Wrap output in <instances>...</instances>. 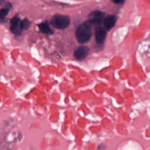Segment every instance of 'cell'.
Returning <instances> with one entry per match:
<instances>
[{
    "mask_svg": "<svg viewBox=\"0 0 150 150\" xmlns=\"http://www.w3.org/2000/svg\"><path fill=\"white\" fill-rule=\"evenodd\" d=\"M39 27L42 33H45V34H51L52 33V30H51L49 25L47 24V23H46V22L41 23L39 25Z\"/></svg>",
    "mask_w": 150,
    "mask_h": 150,
    "instance_id": "8",
    "label": "cell"
},
{
    "mask_svg": "<svg viewBox=\"0 0 150 150\" xmlns=\"http://www.w3.org/2000/svg\"><path fill=\"white\" fill-rule=\"evenodd\" d=\"M5 8H6V9H10V8L12 7V5L9 3V2H7L6 4V5H5Z\"/></svg>",
    "mask_w": 150,
    "mask_h": 150,
    "instance_id": "12",
    "label": "cell"
},
{
    "mask_svg": "<svg viewBox=\"0 0 150 150\" xmlns=\"http://www.w3.org/2000/svg\"><path fill=\"white\" fill-rule=\"evenodd\" d=\"M5 0H0V5L2 4L5 2Z\"/></svg>",
    "mask_w": 150,
    "mask_h": 150,
    "instance_id": "13",
    "label": "cell"
},
{
    "mask_svg": "<svg viewBox=\"0 0 150 150\" xmlns=\"http://www.w3.org/2000/svg\"><path fill=\"white\" fill-rule=\"evenodd\" d=\"M114 3L115 4H122L123 3L125 0H112Z\"/></svg>",
    "mask_w": 150,
    "mask_h": 150,
    "instance_id": "11",
    "label": "cell"
},
{
    "mask_svg": "<svg viewBox=\"0 0 150 150\" xmlns=\"http://www.w3.org/2000/svg\"><path fill=\"white\" fill-rule=\"evenodd\" d=\"M92 33L91 26L86 22L80 24L75 32L76 39L80 44H84L89 41L92 36Z\"/></svg>",
    "mask_w": 150,
    "mask_h": 150,
    "instance_id": "1",
    "label": "cell"
},
{
    "mask_svg": "<svg viewBox=\"0 0 150 150\" xmlns=\"http://www.w3.org/2000/svg\"><path fill=\"white\" fill-rule=\"evenodd\" d=\"M21 20L17 17H13L11 21V29L12 33L16 35L19 36L22 32V29L21 28Z\"/></svg>",
    "mask_w": 150,
    "mask_h": 150,
    "instance_id": "5",
    "label": "cell"
},
{
    "mask_svg": "<svg viewBox=\"0 0 150 150\" xmlns=\"http://www.w3.org/2000/svg\"><path fill=\"white\" fill-rule=\"evenodd\" d=\"M117 22V17L115 15H109L103 20V25L106 30L112 29Z\"/></svg>",
    "mask_w": 150,
    "mask_h": 150,
    "instance_id": "6",
    "label": "cell"
},
{
    "mask_svg": "<svg viewBox=\"0 0 150 150\" xmlns=\"http://www.w3.org/2000/svg\"><path fill=\"white\" fill-rule=\"evenodd\" d=\"M104 13L100 11H92L88 15V19L87 22L90 26L91 25H99L103 20Z\"/></svg>",
    "mask_w": 150,
    "mask_h": 150,
    "instance_id": "3",
    "label": "cell"
},
{
    "mask_svg": "<svg viewBox=\"0 0 150 150\" xmlns=\"http://www.w3.org/2000/svg\"><path fill=\"white\" fill-rule=\"evenodd\" d=\"M30 26V22L28 19H24L21 21V28L23 30H27Z\"/></svg>",
    "mask_w": 150,
    "mask_h": 150,
    "instance_id": "9",
    "label": "cell"
},
{
    "mask_svg": "<svg viewBox=\"0 0 150 150\" xmlns=\"http://www.w3.org/2000/svg\"><path fill=\"white\" fill-rule=\"evenodd\" d=\"M9 11V10L6 8L0 9V19H4L5 18V16L8 14Z\"/></svg>",
    "mask_w": 150,
    "mask_h": 150,
    "instance_id": "10",
    "label": "cell"
},
{
    "mask_svg": "<svg viewBox=\"0 0 150 150\" xmlns=\"http://www.w3.org/2000/svg\"><path fill=\"white\" fill-rule=\"evenodd\" d=\"M90 49L86 46H80L74 52V56L78 60H83L89 53Z\"/></svg>",
    "mask_w": 150,
    "mask_h": 150,
    "instance_id": "4",
    "label": "cell"
},
{
    "mask_svg": "<svg viewBox=\"0 0 150 150\" xmlns=\"http://www.w3.org/2000/svg\"><path fill=\"white\" fill-rule=\"evenodd\" d=\"M52 25L58 29H64L67 28L70 23V19L67 15L56 14L50 20Z\"/></svg>",
    "mask_w": 150,
    "mask_h": 150,
    "instance_id": "2",
    "label": "cell"
},
{
    "mask_svg": "<svg viewBox=\"0 0 150 150\" xmlns=\"http://www.w3.org/2000/svg\"><path fill=\"white\" fill-rule=\"evenodd\" d=\"M107 35V32L103 28L99 27L95 32L96 41L98 44H102L105 39Z\"/></svg>",
    "mask_w": 150,
    "mask_h": 150,
    "instance_id": "7",
    "label": "cell"
}]
</instances>
